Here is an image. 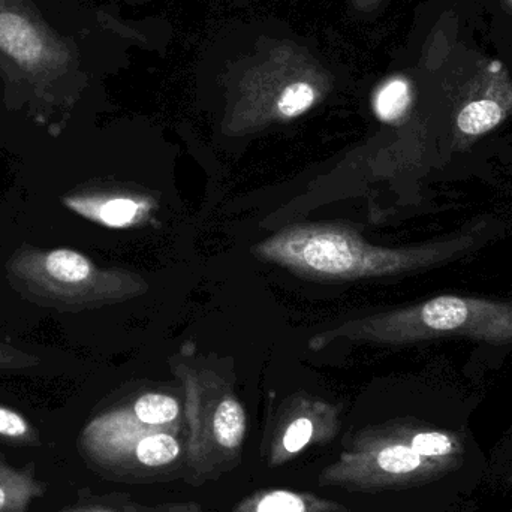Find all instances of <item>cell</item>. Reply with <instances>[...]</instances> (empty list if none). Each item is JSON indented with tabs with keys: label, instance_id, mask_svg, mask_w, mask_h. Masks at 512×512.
I'll return each mask as SVG.
<instances>
[{
	"label": "cell",
	"instance_id": "1",
	"mask_svg": "<svg viewBox=\"0 0 512 512\" xmlns=\"http://www.w3.org/2000/svg\"><path fill=\"white\" fill-rule=\"evenodd\" d=\"M469 234L430 243L420 248L390 251L373 248L342 231L306 228L276 237L262 246V254L274 261L325 276L355 277L399 273L447 261L471 249Z\"/></svg>",
	"mask_w": 512,
	"mask_h": 512
},
{
	"label": "cell",
	"instance_id": "2",
	"mask_svg": "<svg viewBox=\"0 0 512 512\" xmlns=\"http://www.w3.org/2000/svg\"><path fill=\"white\" fill-rule=\"evenodd\" d=\"M381 337L393 342L465 336L493 345L512 343V303L441 295L384 316Z\"/></svg>",
	"mask_w": 512,
	"mask_h": 512
},
{
	"label": "cell",
	"instance_id": "3",
	"mask_svg": "<svg viewBox=\"0 0 512 512\" xmlns=\"http://www.w3.org/2000/svg\"><path fill=\"white\" fill-rule=\"evenodd\" d=\"M8 270L21 294L60 310L93 303L107 283L90 259L69 249H21L12 256Z\"/></svg>",
	"mask_w": 512,
	"mask_h": 512
},
{
	"label": "cell",
	"instance_id": "4",
	"mask_svg": "<svg viewBox=\"0 0 512 512\" xmlns=\"http://www.w3.org/2000/svg\"><path fill=\"white\" fill-rule=\"evenodd\" d=\"M71 50L24 0H0V65L35 84H53L71 65Z\"/></svg>",
	"mask_w": 512,
	"mask_h": 512
},
{
	"label": "cell",
	"instance_id": "5",
	"mask_svg": "<svg viewBox=\"0 0 512 512\" xmlns=\"http://www.w3.org/2000/svg\"><path fill=\"white\" fill-rule=\"evenodd\" d=\"M512 114V80L502 63L492 62L472 84L456 116L460 138L474 140L493 131Z\"/></svg>",
	"mask_w": 512,
	"mask_h": 512
},
{
	"label": "cell",
	"instance_id": "6",
	"mask_svg": "<svg viewBox=\"0 0 512 512\" xmlns=\"http://www.w3.org/2000/svg\"><path fill=\"white\" fill-rule=\"evenodd\" d=\"M45 493L47 484L38 480L32 463L17 468L0 453V512H27Z\"/></svg>",
	"mask_w": 512,
	"mask_h": 512
},
{
	"label": "cell",
	"instance_id": "7",
	"mask_svg": "<svg viewBox=\"0 0 512 512\" xmlns=\"http://www.w3.org/2000/svg\"><path fill=\"white\" fill-rule=\"evenodd\" d=\"M213 430L219 444L225 448L239 447L246 430V417L242 405L233 399L224 400L213 417Z\"/></svg>",
	"mask_w": 512,
	"mask_h": 512
},
{
	"label": "cell",
	"instance_id": "8",
	"mask_svg": "<svg viewBox=\"0 0 512 512\" xmlns=\"http://www.w3.org/2000/svg\"><path fill=\"white\" fill-rule=\"evenodd\" d=\"M0 444L12 447H41L39 430L20 412L0 405Z\"/></svg>",
	"mask_w": 512,
	"mask_h": 512
},
{
	"label": "cell",
	"instance_id": "9",
	"mask_svg": "<svg viewBox=\"0 0 512 512\" xmlns=\"http://www.w3.org/2000/svg\"><path fill=\"white\" fill-rule=\"evenodd\" d=\"M411 104V92L408 81L394 78L388 81L375 99V111L384 122L400 119Z\"/></svg>",
	"mask_w": 512,
	"mask_h": 512
},
{
	"label": "cell",
	"instance_id": "10",
	"mask_svg": "<svg viewBox=\"0 0 512 512\" xmlns=\"http://www.w3.org/2000/svg\"><path fill=\"white\" fill-rule=\"evenodd\" d=\"M140 206L129 198H113L96 206V209H87L81 215L90 216L101 224L111 228H123L131 225L137 219Z\"/></svg>",
	"mask_w": 512,
	"mask_h": 512
},
{
	"label": "cell",
	"instance_id": "11",
	"mask_svg": "<svg viewBox=\"0 0 512 512\" xmlns=\"http://www.w3.org/2000/svg\"><path fill=\"white\" fill-rule=\"evenodd\" d=\"M179 444L170 435H152L141 439L137 445L138 462L144 466H165L173 462L179 456Z\"/></svg>",
	"mask_w": 512,
	"mask_h": 512
},
{
	"label": "cell",
	"instance_id": "12",
	"mask_svg": "<svg viewBox=\"0 0 512 512\" xmlns=\"http://www.w3.org/2000/svg\"><path fill=\"white\" fill-rule=\"evenodd\" d=\"M138 420L150 426L170 423L179 414V405L173 397L165 394H146L134 406Z\"/></svg>",
	"mask_w": 512,
	"mask_h": 512
},
{
	"label": "cell",
	"instance_id": "13",
	"mask_svg": "<svg viewBox=\"0 0 512 512\" xmlns=\"http://www.w3.org/2000/svg\"><path fill=\"white\" fill-rule=\"evenodd\" d=\"M316 99V92L310 84L294 83L289 84L282 95H280L277 108L280 114L285 117H297L306 113Z\"/></svg>",
	"mask_w": 512,
	"mask_h": 512
},
{
	"label": "cell",
	"instance_id": "14",
	"mask_svg": "<svg viewBox=\"0 0 512 512\" xmlns=\"http://www.w3.org/2000/svg\"><path fill=\"white\" fill-rule=\"evenodd\" d=\"M256 512H306V507L294 493L273 492L259 502Z\"/></svg>",
	"mask_w": 512,
	"mask_h": 512
},
{
	"label": "cell",
	"instance_id": "15",
	"mask_svg": "<svg viewBox=\"0 0 512 512\" xmlns=\"http://www.w3.org/2000/svg\"><path fill=\"white\" fill-rule=\"evenodd\" d=\"M313 424L307 418H298L286 430L283 436V447L288 453H298L306 447L312 438Z\"/></svg>",
	"mask_w": 512,
	"mask_h": 512
},
{
	"label": "cell",
	"instance_id": "16",
	"mask_svg": "<svg viewBox=\"0 0 512 512\" xmlns=\"http://www.w3.org/2000/svg\"><path fill=\"white\" fill-rule=\"evenodd\" d=\"M33 363H38V360L29 355L20 354L18 351L5 348L0 345V369H11V367L32 366Z\"/></svg>",
	"mask_w": 512,
	"mask_h": 512
},
{
	"label": "cell",
	"instance_id": "17",
	"mask_svg": "<svg viewBox=\"0 0 512 512\" xmlns=\"http://www.w3.org/2000/svg\"><path fill=\"white\" fill-rule=\"evenodd\" d=\"M505 6H507L508 11L512 14V0H502Z\"/></svg>",
	"mask_w": 512,
	"mask_h": 512
},
{
	"label": "cell",
	"instance_id": "18",
	"mask_svg": "<svg viewBox=\"0 0 512 512\" xmlns=\"http://www.w3.org/2000/svg\"><path fill=\"white\" fill-rule=\"evenodd\" d=\"M512 453V451H511ZM511 459L507 460V468L510 469V472H508V475L512 478V454H510Z\"/></svg>",
	"mask_w": 512,
	"mask_h": 512
}]
</instances>
